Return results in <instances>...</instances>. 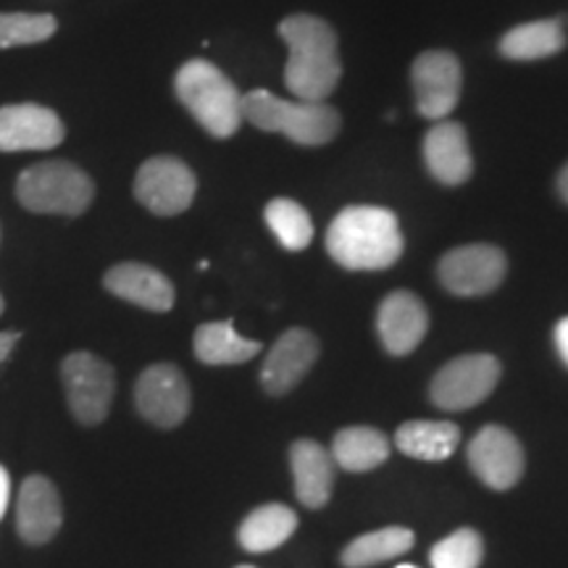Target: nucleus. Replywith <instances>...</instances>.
<instances>
[{
  "label": "nucleus",
  "mask_w": 568,
  "mask_h": 568,
  "mask_svg": "<svg viewBox=\"0 0 568 568\" xmlns=\"http://www.w3.org/2000/svg\"><path fill=\"white\" fill-rule=\"evenodd\" d=\"M290 59L284 67V84L301 101H326L343 77L337 34L324 19L311 13H293L280 24Z\"/></svg>",
  "instance_id": "f257e3e1"
},
{
  "label": "nucleus",
  "mask_w": 568,
  "mask_h": 568,
  "mask_svg": "<svg viewBox=\"0 0 568 568\" xmlns=\"http://www.w3.org/2000/svg\"><path fill=\"white\" fill-rule=\"evenodd\" d=\"M400 222L379 205H347L326 230V251L351 272H382L403 255Z\"/></svg>",
  "instance_id": "f03ea898"
},
{
  "label": "nucleus",
  "mask_w": 568,
  "mask_h": 568,
  "mask_svg": "<svg viewBox=\"0 0 568 568\" xmlns=\"http://www.w3.org/2000/svg\"><path fill=\"white\" fill-rule=\"evenodd\" d=\"M176 98L184 109L195 116V122L213 138H232L240 130L243 119V95L234 88L230 77L211 61L193 59L176 71Z\"/></svg>",
  "instance_id": "7ed1b4c3"
},
{
  "label": "nucleus",
  "mask_w": 568,
  "mask_h": 568,
  "mask_svg": "<svg viewBox=\"0 0 568 568\" xmlns=\"http://www.w3.org/2000/svg\"><path fill=\"white\" fill-rule=\"evenodd\" d=\"M243 119L264 132H280L297 145L316 148L337 138L339 113L324 101H284L268 90L243 95Z\"/></svg>",
  "instance_id": "20e7f679"
},
{
  "label": "nucleus",
  "mask_w": 568,
  "mask_h": 568,
  "mask_svg": "<svg viewBox=\"0 0 568 568\" xmlns=\"http://www.w3.org/2000/svg\"><path fill=\"white\" fill-rule=\"evenodd\" d=\"M17 197L32 213L80 216L95 197V184L74 163L45 161L19 174Z\"/></svg>",
  "instance_id": "39448f33"
},
{
  "label": "nucleus",
  "mask_w": 568,
  "mask_h": 568,
  "mask_svg": "<svg viewBox=\"0 0 568 568\" xmlns=\"http://www.w3.org/2000/svg\"><path fill=\"white\" fill-rule=\"evenodd\" d=\"M61 379L74 418L84 426L101 424L116 395V374L95 353H69L61 364Z\"/></svg>",
  "instance_id": "423d86ee"
},
{
  "label": "nucleus",
  "mask_w": 568,
  "mask_h": 568,
  "mask_svg": "<svg viewBox=\"0 0 568 568\" xmlns=\"http://www.w3.org/2000/svg\"><path fill=\"white\" fill-rule=\"evenodd\" d=\"M500 382V361L489 353H468L447 361L429 385V397L439 410H468L493 395Z\"/></svg>",
  "instance_id": "0eeeda50"
},
{
  "label": "nucleus",
  "mask_w": 568,
  "mask_h": 568,
  "mask_svg": "<svg viewBox=\"0 0 568 568\" xmlns=\"http://www.w3.org/2000/svg\"><path fill=\"white\" fill-rule=\"evenodd\" d=\"M197 180L187 163L174 155H155L134 176V197L155 216H176L195 201Z\"/></svg>",
  "instance_id": "6e6552de"
},
{
  "label": "nucleus",
  "mask_w": 568,
  "mask_h": 568,
  "mask_svg": "<svg viewBox=\"0 0 568 568\" xmlns=\"http://www.w3.org/2000/svg\"><path fill=\"white\" fill-rule=\"evenodd\" d=\"M508 258L495 245H460L439 258L437 276L447 293L479 297L493 293L506 280Z\"/></svg>",
  "instance_id": "1a4fd4ad"
},
{
  "label": "nucleus",
  "mask_w": 568,
  "mask_h": 568,
  "mask_svg": "<svg viewBox=\"0 0 568 568\" xmlns=\"http://www.w3.org/2000/svg\"><path fill=\"white\" fill-rule=\"evenodd\" d=\"M466 460L481 485L497 489V493L516 487L524 477V466H527L521 443L506 426L497 424L481 426L474 435L468 443Z\"/></svg>",
  "instance_id": "9d476101"
},
{
  "label": "nucleus",
  "mask_w": 568,
  "mask_h": 568,
  "mask_svg": "<svg viewBox=\"0 0 568 568\" xmlns=\"http://www.w3.org/2000/svg\"><path fill=\"white\" fill-rule=\"evenodd\" d=\"M416 92V109L429 122H443L458 105L464 71L460 61L447 51H426L410 69Z\"/></svg>",
  "instance_id": "9b49d317"
},
{
  "label": "nucleus",
  "mask_w": 568,
  "mask_h": 568,
  "mask_svg": "<svg viewBox=\"0 0 568 568\" xmlns=\"http://www.w3.org/2000/svg\"><path fill=\"white\" fill-rule=\"evenodd\" d=\"M140 416L161 429H174L190 414V385L172 364L148 366L134 387Z\"/></svg>",
  "instance_id": "f8f14e48"
},
{
  "label": "nucleus",
  "mask_w": 568,
  "mask_h": 568,
  "mask_svg": "<svg viewBox=\"0 0 568 568\" xmlns=\"http://www.w3.org/2000/svg\"><path fill=\"white\" fill-rule=\"evenodd\" d=\"M67 138V126L53 109L17 103L0 109V151H51Z\"/></svg>",
  "instance_id": "ddd939ff"
},
{
  "label": "nucleus",
  "mask_w": 568,
  "mask_h": 568,
  "mask_svg": "<svg viewBox=\"0 0 568 568\" xmlns=\"http://www.w3.org/2000/svg\"><path fill=\"white\" fill-rule=\"evenodd\" d=\"M376 332H379L382 347L400 358V355L414 353L422 345L426 332H429V311L416 293L395 290L379 303Z\"/></svg>",
  "instance_id": "4468645a"
},
{
  "label": "nucleus",
  "mask_w": 568,
  "mask_h": 568,
  "mask_svg": "<svg viewBox=\"0 0 568 568\" xmlns=\"http://www.w3.org/2000/svg\"><path fill=\"white\" fill-rule=\"evenodd\" d=\"M318 358V339L308 329H287L268 351L261 366V385L268 395L280 397L301 385Z\"/></svg>",
  "instance_id": "2eb2a0df"
},
{
  "label": "nucleus",
  "mask_w": 568,
  "mask_h": 568,
  "mask_svg": "<svg viewBox=\"0 0 568 568\" xmlns=\"http://www.w3.org/2000/svg\"><path fill=\"white\" fill-rule=\"evenodd\" d=\"M63 508L59 489L48 477H27L17 497V531L24 542L45 545L59 535Z\"/></svg>",
  "instance_id": "dca6fc26"
},
{
  "label": "nucleus",
  "mask_w": 568,
  "mask_h": 568,
  "mask_svg": "<svg viewBox=\"0 0 568 568\" xmlns=\"http://www.w3.org/2000/svg\"><path fill=\"white\" fill-rule=\"evenodd\" d=\"M424 163L429 174L447 187H458L471 180L474 159L464 124L450 119L435 122L424 138Z\"/></svg>",
  "instance_id": "f3484780"
},
{
  "label": "nucleus",
  "mask_w": 568,
  "mask_h": 568,
  "mask_svg": "<svg viewBox=\"0 0 568 568\" xmlns=\"http://www.w3.org/2000/svg\"><path fill=\"white\" fill-rule=\"evenodd\" d=\"M103 284L111 295L145 311H155V314L172 311L176 301L174 284L169 282V276L148 264H134V261L111 266L103 276Z\"/></svg>",
  "instance_id": "a211bd4d"
},
{
  "label": "nucleus",
  "mask_w": 568,
  "mask_h": 568,
  "mask_svg": "<svg viewBox=\"0 0 568 568\" xmlns=\"http://www.w3.org/2000/svg\"><path fill=\"white\" fill-rule=\"evenodd\" d=\"M290 468H293L295 495L305 508H324L335 487V460L332 453L316 439H297L290 447Z\"/></svg>",
  "instance_id": "6ab92c4d"
},
{
  "label": "nucleus",
  "mask_w": 568,
  "mask_h": 568,
  "mask_svg": "<svg viewBox=\"0 0 568 568\" xmlns=\"http://www.w3.org/2000/svg\"><path fill=\"white\" fill-rule=\"evenodd\" d=\"M460 445V429L453 422H432V418H414L397 426L395 447L403 456L416 460H447Z\"/></svg>",
  "instance_id": "aec40b11"
},
{
  "label": "nucleus",
  "mask_w": 568,
  "mask_h": 568,
  "mask_svg": "<svg viewBox=\"0 0 568 568\" xmlns=\"http://www.w3.org/2000/svg\"><path fill=\"white\" fill-rule=\"evenodd\" d=\"M332 460L343 471L364 474L389 458V439L374 426H345L332 439Z\"/></svg>",
  "instance_id": "412c9836"
},
{
  "label": "nucleus",
  "mask_w": 568,
  "mask_h": 568,
  "mask_svg": "<svg viewBox=\"0 0 568 568\" xmlns=\"http://www.w3.org/2000/svg\"><path fill=\"white\" fill-rule=\"evenodd\" d=\"M297 529V516L293 508L282 503H266L245 516L240 524L237 539L247 552H272L287 542Z\"/></svg>",
  "instance_id": "4be33fe9"
},
{
  "label": "nucleus",
  "mask_w": 568,
  "mask_h": 568,
  "mask_svg": "<svg viewBox=\"0 0 568 568\" xmlns=\"http://www.w3.org/2000/svg\"><path fill=\"white\" fill-rule=\"evenodd\" d=\"M193 351L205 366H237L255 358L261 345L240 335L232 322H211L197 326Z\"/></svg>",
  "instance_id": "5701e85b"
},
{
  "label": "nucleus",
  "mask_w": 568,
  "mask_h": 568,
  "mask_svg": "<svg viewBox=\"0 0 568 568\" xmlns=\"http://www.w3.org/2000/svg\"><path fill=\"white\" fill-rule=\"evenodd\" d=\"M564 45V24L558 19H539L514 27V30L503 34L497 48H500V55H506L510 61H539L560 53Z\"/></svg>",
  "instance_id": "b1692460"
},
{
  "label": "nucleus",
  "mask_w": 568,
  "mask_h": 568,
  "mask_svg": "<svg viewBox=\"0 0 568 568\" xmlns=\"http://www.w3.org/2000/svg\"><path fill=\"white\" fill-rule=\"evenodd\" d=\"M410 548H414V531L408 527H385L355 537L343 550L339 560H343L345 568H368L406 556Z\"/></svg>",
  "instance_id": "393cba45"
},
{
  "label": "nucleus",
  "mask_w": 568,
  "mask_h": 568,
  "mask_svg": "<svg viewBox=\"0 0 568 568\" xmlns=\"http://www.w3.org/2000/svg\"><path fill=\"white\" fill-rule=\"evenodd\" d=\"M264 216L268 230L280 240L284 251H305L314 240V222H311L308 211L301 203L290 201V197H276V201L268 203Z\"/></svg>",
  "instance_id": "a878e982"
},
{
  "label": "nucleus",
  "mask_w": 568,
  "mask_h": 568,
  "mask_svg": "<svg viewBox=\"0 0 568 568\" xmlns=\"http://www.w3.org/2000/svg\"><path fill=\"white\" fill-rule=\"evenodd\" d=\"M481 558H485V539L471 527L439 539L429 552L432 568H479Z\"/></svg>",
  "instance_id": "bb28decb"
},
{
  "label": "nucleus",
  "mask_w": 568,
  "mask_h": 568,
  "mask_svg": "<svg viewBox=\"0 0 568 568\" xmlns=\"http://www.w3.org/2000/svg\"><path fill=\"white\" fill-rule=\"evenodd\" d=\"M59 21L51 13H0V48L38 45L51 40Z\"/></svg>",
  "instance_id": "cd10ccee"
},
{
  "label": "nucleus",
  "mask_w": 568,
  "mask_h": 568,
  "mask_svg": "<svg viewBox=\"0 0 568 568\" xmlns=\"http://www.w3.org/2000/svg\"><path fill=\"white\" fill-rule=\"evenodd\" d=\"M556 347H558L560 361L568 366V316H564L556 324Z\"/></svg>",
  "instance_id": "c85d7f7f"
},
{
  "label": "nucleus",
  "mask_w": 568,
  "mask_h": 568,
  "mask_svg": "<svg viewBox=\"0 0 568 568\" xmlns=\"http://www.w3.org/2000/svg\"><path fill=\"white\" fill-rule=\"evenodd\" d=\"M9 500H11V477L3 466H0V518L6 516L9 510Z\"/></svg>",
  "instance_id": "c756f323"
},
{
  "label": "nucleus",
  "mask_w": 568,
  "mask_h": 568,
  "mask_svg": "<svg viewBox=\"0 0 568 568\" xmlns=\"http://www.w3.org/2000/svg\"><path fill=\"white\" fill-rule=\"evenodd\" d=\"M19 332H0V364H3L6 358H9L13 347L19 343Z\"/></svg>",
  "instance_id": "7c9ffc66"
},
{
  "label": "nucleus",
  "mask_w": 568,
  "mask_h": 568,
  "mask_svg": "<svg viewBox=\"0 0 568 568\" xmlns=\"http://www.w3.org/2000/svg\"><path fill=\"white\" fill-rule=\"evenodd\" d=\"M558 193H560V197H564V203H568V163L560 169V174H558Z\"/></svg>",
  "instance_id": "2f4dec72"
},
{
  "label": "nucleus",
  "mask_w": 568,
  "mask_h": 568,
  "mask_svg": "<svg viewBox=\"0 0 568 568\" xmlns=\"http://www.w3.org/2000/svg\"><path fill=\"white\" fill-rule=\"evenodd\" d=\"M3 308H6V303H3V295H0V314H3Z\"/></svg>",
  "instance_id": "473e14b6"
},
{
  "label": "nucleus",
  "mask_w": 568,
  "mask_h": 568,
  "mask_svg": "<svg viewBox=\"0 0 568 568\" xmlns=\"http://www.w3.org/2000/svg\"><path fill=\"white\" fill-rule=\"evenodd\" d=\"M397 568H418V566H414V564H403V566H397Z\"/></svg>",
  "instance_id": "72a5a7b5"
},
{
  "label": "nucleus",
  "mask_w": 568,
  "mask_h": 568,
  "mask_svg": "<svg viewBox=\"0 0 568 568\" xmlns=\"http://www.w3.org/2000/svg\"><path fill=\"white\" fill-rule=\"evenodd\" d=\"M237 568H255V566H237Z\"/></svg>",
  "instance_id": "f704fd0d"
}]
</instances>
